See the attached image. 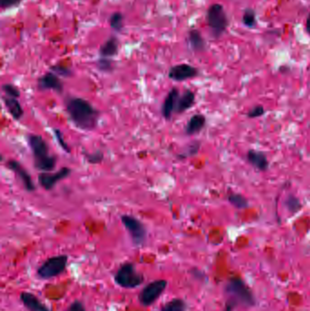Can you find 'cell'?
I'll use <instances>...</instances> for the list:
<instances>
[{"label": "cell", "mask_w": 310, "mask_h": 311, "mask_svg": "<svg viewBox=\"0 0 310 311\" xmlns=\"http://www.w3.org/2000/svg\"><path fill=\"white\" fill-rule=\"evenodd\" d=\"M188 44L194 52H202L206 50V41L200 31L196 28L190 30L188 34Z\"/></svg>", "instance_id": "cell-17"}, {"label": "cell", "mask_w": 310, "mask_h": 311, "mask_svg": "<svg viewBox=\"0 0 310 311\" xmlns=\"http://www.w3.org/2000/svg\"><path fill=\"white\" fill-rule=\"evenodd\" d=\"M246 161L250 165L253 166L255 170L261 172H265L270 168V160L268 156L264 152L255 150H250L246 152Z\"/></svg>", "instance_id": "cell-12"}, {"label": "cell", "mask_w": 310, "mask_h": 311, "mask_svg": "<svg viewBox=\"0 0 310 311\" xmlns=\"http://www.w3.org/2000/svg\"><path fill=\"white\" fill-rule=\"evenodd\" d=\"M226 198L230 204L238 210H245L250 206V202L248 198L240 193H230Z\"/></svg>", "instance_id": "cell-21"}, {"label": "cell", "mask_w": 310, "mask_h": 311, "mask_svg": "<svg viewBox=\"0 0 310 311\" xmlns=\"http://www.w3.org/2000/svg\"><path fill=\"white\" fill-rule=\"evenodd\" d=\"M198 70L190 64H178L174 66L168 71V78L176 82L188 80L198 76Z\"/></svg>", "instance_id": "cell-9"}, {"label": "cell", "mask_w": 310, "mask_h": 311, "mask_svg": "<svg viewBox=\"0 0 310 311\" xmlns=\"http://www.w3.org/2000/svg\"><path fill=\"white\" fill-rule=\"evenodd\" d=\"M103 153H101L100 151H96L95 153H88L86 154V158L88 160V161L91 163V164H98L101 161L103 160Z\"/></svg>", "instance_id": "cell-32"}, {"label": "cell", "mask_w": 310, "mask_h": 311, "mask_svg": "<svg viewBox=\"0 0 310 311\" xmlns=\"http://www.w3.org/2000/svg\"><path fill=\"white\" fill-rule=\"evenodd\" d=\"M71 174V170L68 168H62L54 173H41L38 176V182L46 190H50L56 185L58 182L65 180Z\"/></svg>", "instance_id": "cell-10"}, {"label": "cell", "mask_w": 310, "mask_h": 311, "mask_svg": "<svg viewBox=\"0 0 310 311\" xmlns=\"http://www.w3.org/2000/svg\"><path fill=\"white\" fill-rule=\"evenodd\" d=\"M54 134H55L56 141H58V145L61 146V148H62L63 150L66 151V153H70V146L66 144V142L65 140H64V136H63V134H62V132H61L60 130H58V128H55V130H54Z\"/></svg>", "instance_id": "cell-30"}, {"label": "cell", "mask_w": 310, "mask_h": 311, "mask_svg": "<svg viewBox=\"0 0 310 311\" xmlns=\"http://www.w3.org/2000/svg\"><path fill=\"white\" fill-rule=\"evenodd\" d=\"M285 206L288 211L292 215H296L302 210V204L298 196L290 194L286 198Z\"/></svg>", "instance_id": "cell-22"}, {"label": "cell", "mask_w": 310, "mask_h": 311, "mask_svg": "<svg viewBox=\"0 0 310 311\" xmlns=\"http://www.w3.org/2000/svg\"><path fill=\"white\" fill-rule=\"evenodd\" d=\"M226 291L230 294V296L245 306L255 305V298L252 292L246 285L245 282L238 278H233L228 281L226 286Z\"/></svg>", "instance_id": "cell-6"}, {"label": "cell", "mask_w": 310, "mask_h": 311, "mask_svg": "<svg viewBox=\"0 0 310 311\" xmlns=\"http://www.w3.org/2000/svg\"><path fill=\"white\" fill-rule=\"evenodd\" d=\"M168 286V281L165 280H156L151 281L140 292L138 296L141 305L144 306H150L154 304L158 300Z\"/></svg>", "instance_id": "cell-7"}, {"label": "cell", "mask_w": 310, "mask_h": 311, "mask_svg": "<svg viewBox=\"0 0 310 311\" xmlns=\"http://www.w3.org/2000/svg\"><path fill=\"white\" fill-rule=\"evenodd\" d=\"M3 100L5 103L6 110H8L10 115L12 116V118L14 120H18L23 116L24 110H23V108L20 105V102L18 100V98H10V96H6L3 98Z\"/></svg>", "instance_id": "cell-20"}, {"label": "cell", "mask_w": 310, "mask_h": 311, "mask_svg": "<svg viewBox=\"0 0 310 311\" xmlns=\"http://www.w3.org/2000/svg\"><path fill=\"white\" fill-rule=\"evenodd\" d=\"M206 116L202 114H196L192 116L186 126V134L188 136H193L200 133L205 128Z\"/></svg>", "instance_id": "cell-16"}, {"label": "cell", "mask_w": 310, "mask_h": 311, "mask_svg": "<svg viewBox=\"0 0 310 311\" xmlns=\"http://www.w3.org/2000/svg\"><path fill=\"white\" fill-rule=\"evenodd\" d=\"M66 110L71 120L80 130H92L98 125L100 112L84 98L70 96L66 101Z\"/></svg>", "instance_id": "cell-1"}, {"label": "cell", "mask_w": 310, "mask_h": 311, "mask_svg": "<svg viewBox=\"0 0 310 311\" xmlns=\"http://www.w3.org/2000/svg\"><path fill=\"white\" fill-rule=\"evenodd\" d=\"M186 306L185 301L180 298H174L170 302L166 303L164 306L161 308L160 311H186Z\"/></svg>", "instance_id": "cell-23"}, {"label": "cell", "mask_w": 310, "mask_h": 311, "mask_svg": "<svg viewBox=\"0 0 310 311\" xmlns=\"http://www.w3.org/2000/svg\"><path fill=\"white\" fill-rule=\"evenodd\" d=\"M200 146H201V143H200L198 140H195L194 142H192V143L190 144L186 148V150L184 153H182V154H180V155L178 156V158H180V160H185V158H188V156H193L196 155V154L198 153V151H200Z\"/></svg>", "instance_id": "cell-26"}, {"label": "cell", "mask_w": 310, "mask_h": 311, "mask_svg": "<svg viewBox=\"0 0 310 311\" xmlns=\"http://www.w3.org/2000/svg\"><path fill=\"white\" fill-rule=\"evenodd\" d=\"M6 166L10 170H12L15 173L16 176L20 178L26 190L30 191V192H33V191L36 190L35 184L32 180V178L28 173V171L26 170L25 168L22 166L18 161L10 160L6 163Z\"/></svg>", "instance_id": "cell-11"}, {"label": "cell", "mask_w": 310, "mask_h": 311, "mask_svg": "<svg viewBox=\"0 0 310 311\" xmlns=\"http://www.w3.org/2000/svg\"><path fill=\"white\" fill-rule=\"evenodd\" d=\"M96 66L100 70L108 73V72H111L114 70V62L112 61L111 58H100L96 62Z\"/></svg>", "instance_id": "cell-27"}, {"label": "cell", "mask_w": 310, "mask_h": 311, "mask_svg": "<svg viewBox=\"0 0 310 311\" xmlns=\"http://www.w3.org/2000/svg\"><path fill=\"white\" fill-rule=\"evenodd\" d=\"M20 300L28 311H51L38 296L30 292H22Z\"/></svg>", "instance_id": "cell-15"}, {"label": "cell", "mask_w": 310, "mask_h": 311, "mask_svg": "<svg viewBox=\"0 0 310 311\" xmlns=\"http://www.w3.org/2000/svg\"><path fill=\"white\" fill-rule=\"evenodd\" d=\"M110 28L112 30L120 32L124 28V16L120 12H115L110 18Z\"/></svg>", "instance_id": "cell-24"}, {"label": "cell", "mask_w": 310, "mask_h": 311, "mask_svg": "<svg viewBox=\"0 0 310 311\" xmlns=\"http://www.w3.org/2000/svg\"><path fill=\"white\" fill-rule=\"evenodd\" d=\"M196 95L192 90H186L183 92V94L180 96L178 106H176V112L183 113L185 111L191 108L195 104Z\"/></svg>", "instance_id": "cell-19"}, {"label": "cell", "mask_w": 310, "mask_h": 311, "mask_svg": "<svg viewBox=\"0 0 310 311\" xmlns=\"http://www.w3.org/2000/svg\"><path fill=\"white\" fill-rule=\"evenodd\" d=\"M243 24L250 28H255L256 25V16L255 11L252 8H246L242 16Z\"/></svg>", "instance_id": "cell-25"}, {"label": "cell", "mask_w": 310, "mask_h": 311, "mask_svg": "<svg viewBox=\"0 0 310 311\" xmlns=\"http://www.w3.org/2000/svg\"><path fill=\"white\" fill-rule=\"evenodd\" d=\"M123 225L128 232L132 242L136 246H142L146 238V230L141 221L134 216L124 215L121 218Z\"/></svg>", "instance_id": "cell-8"}, {"label": "cell", "mask_w": 310, "mask_h": 311, "mask_svg": "<svg viewBox=\"0 0 310 311\" xmlns=\"http://www.w3.org/2000/svg\"><path fill=\"white\" fill-rule=\"evenodd\" d=\"M265 108L263 106L256 105L248 110V112L246 113V116L248 118L254 120V118H260V116L265 115Z\"/></svg>", "instance_id": "cell-28"}, {"label": "cell", "mask_w": 310, "mask_h": 311, "mask_svg": "<svg viewBox=\"0 0 310 311\" xmlns=\"http://www.w3.org/2000/svg\"><path fill=\"white\" fill-rule=\"evenodd\" d=\"M66 311H86V308L81 301L76 300L70 304V306Z\"/></svg>", "instance_id": "cell-34"}, {"label": "cell", "mask_w": 310, "mask_h": 311, "mask_svg": "<svg viewBox=\"0 0 310 311\" xmlns=\"http://www.w3.org/2000/svg\"><path fill=\"white\" fill-rule=\"evenodd\" d=\"M38 86L42 90H51L58 93H61L64 88L62 81L60 80V78L54 72H48L40 78L38 80Z\"/></svg>", "instance_id": "cell-13"}, {"label": "cell", "mask_w": 310, "mask_h": 311, "mask_svg": "<svg viewBox=\"0 0 310 311\" xmlns=\"http://www.w3.org/2000/svg\"><path fill=\"white\" fill-rule=\"evenodd\" d=\"M68 261V256L66 255L51 256L38 268V276L42 280H50L60 276L66 270Z\"/></svg>", "instance_id": "cell-5"}, {"label": "cell", "mask_w": 310, "mask_h": 311, "mask_svg": "<svg viewBox=\"0 0 310 311\" xmlns=\"http://www.w3.org/2000/svg\"><path fill=\"white\" fill-rule=\"evenodd\" d=\"M28 141L34 156L36 168L44 172L53 170L56 164V158L50 155L48 146L45 140L41 136L31 134Z\"/></svg>", "instance_id": "cell-2"}, {"label": "cell", "mask_w": 310, "mask_h": 311, "mask_svg": "<svg viewBox=\"0 0 310 311\" xmlns=\"http://www.w3.org/2000/svg\"><path fill=\"white\" fill-rule=\"evenodd\" d=\"M23 0H0V6L2 10H10L20 5Z\"/></svg>", "instance_id": "cell-33"}, {"label": "cell", "mask_w": 310, "mask_h": 311, "mask_svg": "<svg viewBox=\"0 0 310 311\" xmlns=\"http://www.w3.org/2000/svg\"><path fill=\"white\" fill-rule=\"evenodd\" d=\"M120 48V42L116 36H110L103 45L100 46V58H111L116 55Z\"/></svg>", "instance_id": "cell-18"}, {"label": "cell", "mask_w": 310, "mask_h": 311, "mask_svg": "<svg viewBox=\"0 0 310 311\" xmlns=\"http://www.w3.org/2000/svg\"><path fill=\"white\" fill-rule=\"evenodd\" d=\"M2 88L6 96L13 98H18L20 96V90L16 86L12 85V84H5L3 85Z\"/></svg>", "instance_id": "cell-29"}, {"label": "cell", "mask_w": 310, "mask_h": 311, "mask_svg": "<svg viewBox=\"0 0 310 311\" xmlns=\"http://www.w3.org/2000/svg\"><path fill=\"white\" fill-rule=\"evenodd\" d=\"M116 283L126 290L136 288L144 282V276L138 272L133 263H125L120 266L115 275Z\"/></svg>", "instance_id": "cell-4"}, {"label": "cell", "mask_w": 310, "mask_h": 311, "mask_svg": "<svg viewBox=\"0 0 310 311\" xmlns=\"http://www.w3.org/2000/svg\"><path fill=\"white\" fill-rule=\"evenodd\" d=\"M178 98H180V91L176 88H172L166 96L162 106V114L166 120H170L174 111L176 110Z\"/></svg>", "instance_id": "cell-14"}, {"label": "cell", "mask_w": 310, "mask_h": 311, "mask_svg": "<svg viewBox=\"0 0 310 311\" xmlns=\"http://www.w3.org/2000/svg\"><path fill=\"white\" fill-rule=\"evenodd\" d=\"M51 70L55 74L62 76H70L72 75V71L68 68L61 65H55L51 66Z\"/></svg>", "instance_id": "cell-31"}, {"label": "cell", "mask_w": 310, "mask_h": 311, "mask_svg": "<svg viewBox=\"0 0 310 311\" xmlns=\"http://www.w3.org/2000/svg\"><path fill=\"white\" fill-rule=\"evenodd\" d=\"M206 18L211 34L215 38H220L225 34L230 22L223 6L218 3L210 6Z\"/></svg>", "instance_id": "cell-3"}, {"label": "cell", "mask_w": 310, "mask_h": 311, "mask_svg": "<svg viewBox=\"0 0 310 311\" xmlns=\"http://www.w3.org/2000/svg\"><path fill=\"white\" fill-rule=\"evenodd\" d=\"M306 30L310 35V14L308 16V18H306Z\"/></svg>", "instance_id": "cell-35"}]
</instances>
